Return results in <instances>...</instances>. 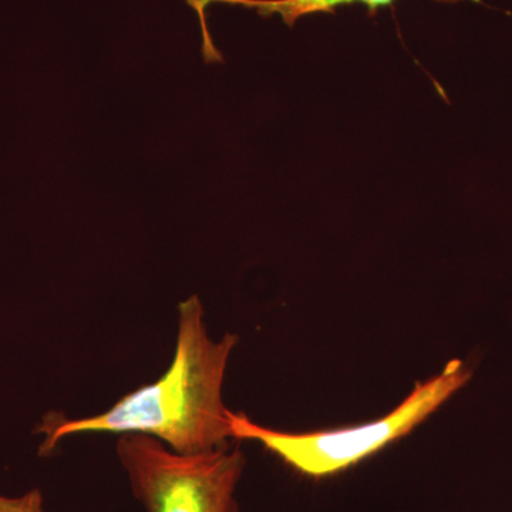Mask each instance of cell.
Returning a JSON list of instances; mask_svg holds the SVG:
<instances>
[{
    "label": "cell",
    "mask_w": 512,
    "mask_h": 512,
    "mask_svg": "<svg viewBox=\"0 0 512 512\" xmlns=\"http://www.w3.org/2000/svg\"><path fill=\"white\" fill-rule=\"evenodd\" d=\"M0 512H45L42 491L33 488L19 497L0 495Z\"/></svg>",
    "instance_id": "5b68a950"
},
{
    "label": "cell",
    "mask_w": 512,
    "mask_h": 512,
    "mask_svg": "<svg viewBox=\"0 0 512 512\" xmlns=\"http://www.w3.org/2000/svg\"><path fill=\"white\" fill-rule=\"evenodd\" d=\"M473 377L464 360L453 359L439 375L416 384L413 392L382 419L348 429L288 433L259 426L245 414L231 413L235 440H255L303 476L326 477L360 461L409 434L460 392Z\"/></svg>",
    "instance_id": "7a4b0ae2"
},
{
    "label": "cell",
    "mask_w": 512,
    "mask_h": 512,
    "mask_svg": "<svg viewBox=\"0 0 512 512\" xmlns=\"http://www.w3.org/2000/svg\"><path fill=\"white\" fill-rule=\"evenodd\" d=\"M237 343L234 333L210 338L202 303L191 296L178 308L177 340L167 372L121 397L106 412L83 419L49 414L39 427L46 434L40 454L52 453L66 437L86 433L144 434L180 454L227 447L234 436L222 386Z\"/></svg>",
    "instance_id": "6da1fadb"
},
{
    "label": "cell",
    "mask_w": 512,
    "mask_h": 512,
    "mask_svg": "<svg viewBox=\"0 0 512 512\" xmlns=\"http://www.w3.org/2000/svg\"><path fill=\"white\" fill-rule=\"evenodd\" d=\"M117 457L147 512H238L235 491L245 468L239 448L175 453L144 434H124Z\"/></svg>",
    "instance_id": "3957f363"
},
{
    "label": "cell",
    "mask_w": 512,
    "mask_h": 512,
    "mask_svg": "<svg viewBox=\"0 0 512 512\" xmlns=\"http://www.w3.org/2000/svg\"><path fill=\"white\" fill-rule=\"evenodd\" d=\"M192 9L197 10L200 16L202 35H210L207 26L205 9L210 3L220 2L228 5H241L244 8L255 9L262 18L272 15L281 16L282 20L292 28L299 19L313 13H333L338 6L350 3H365L370 12L376 13L383 6L392 5L394 0H185ZM441 3L466 2V0H437ZM467 2H480V0H467Z\"/></svg>",
    "instance_id": "277c9868"
}]
</instances>
